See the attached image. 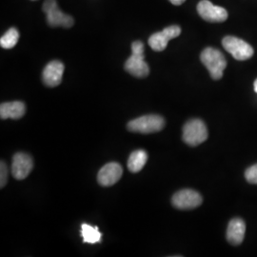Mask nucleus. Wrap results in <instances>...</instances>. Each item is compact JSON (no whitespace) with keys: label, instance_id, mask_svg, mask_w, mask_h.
I'll use <instances>...</instances> for the list:
<instances>
[{"label":"nucleus","instance_id":"obj_1","mask_svg":"<svg viewBox=\"0 0 257 257\" xmlns=\"http://www.w3.org/2000/svg\"><path fill=\"white\" fill-rule=\"evenodd\" d=\"M125 70L138 78H144L150 74L149 65L145 61L144 44L141 41L133 42L132 55L125 62Z\"/></svg>","mask_w":257,"mask_h":257},{"label":"nucleus","instance_id":"obj_2","mask_svg":"<svg viewBox=\"0 0 257 257\" xmlns=\"http://www.w3.org/2000/svg\"><path fill=\"white\" fill-rule=\"evenodd\" d=\"M203 65L208 69L211 78L219 80L223 76L224 70L227 67V61L220 51L214 48H206L200 55Z\"/></svg>","mask_w":257,"mask_h":257},{"label":"nucleus","instance_id":"obj_3","mask_svg":"<svg viewBox=\"0 0 257 257\" xmlns=\"http://www.w3.org/2000/svg\"><path fill=\"white\" fill-rule=\"evenodd\" d=\"M165 127V120L156 114H149L130 121L127 125L128 131L139 134H154L160 132Z\"/></svg>","mask_w":257,"mask_h":257},{"label":"nucleus","instance_id":"obj_4","mask_svg":"<svg viewBox=\"0 0 257 257\" xmlns=\"http://www.w3.org/2000/svg\"><path fill=\"white\" fill-rule=\"evenodd\" d=\"M208 138V128L202 120L192 119L188 121L183 128L184 142L192 147H196Z\"/></svg>","mask_w":257,"mask_h":257},{"label":"nucleus","instance_id":"obj_5","mask_svg":"<svg viewBox=\"0 0 257 257\" xmlns=\"http://www.w3.org/2000/svg\"><path fill=\"white\" fill-rule=\"evenodd\" d=\"M43 11L47 15V22L51 27L71 28L74 26V19L62 13L55 0H45Z\"/></svg>","mask_w":257,"mask_h":257},{"label":"nucleus","instance_id":"obj_6","mask_svg":"<svg viewBox=\"0 0 257 257\" xmlns=\"http://www.w3.org/2000/svg\"><path fill=\"white\" fill-rule=\"evenodd\" d=\"M222 45L228 53L233 56V58L239 61L248 60L252 57L254 53L252 47L238 37H224L222 40Z\"/></svg>","mask_w":257,"mask_h":257},{"label":"nucleus","instance_id":"obj_7","mask_svg":"<svg viewBox=\"0 0 257 257\" xmlns=\"http://www.w3.org/2000/svg\"><path fill=\"white\" fill-rule=\"evenodd\" d=\"M202 196L196 191L186 189L175 193L172 203L178 210H193L202 204Z\"/></svg>","mask_w":257,"mask_h":257},{"label":"nucleus","instance_id":"obj_8","mask_svg":"<svg viewBox=\"0 0 257 257\" xmlns=\"http://www.w3.org/2000/svg\"><path fill=\"white\" fill-rule=\"evenodd\" d=\"M197 13L205 21L221 23L228 19V12L224 8L215 6L209 0H201L197 5Z\"/></svg>","mask_w":257,"mask_h":257},{"label":"nucleus","instance_id":"obj_9","mask_svg":"<svg viewBox=\"0 0 257 257\" xmlns=\"http://www.w3.org/2000/svg\"><path fill=\"white\" fill-rule=\"evenodd\" d=\"M181 34V28L177 25H172L165 28L162 32H158L154 34L149 38V45L156 51V52H162L164 51L169 41L174 39L175 37H179Z\"/></svg>","mask_w":257,"mask_h":257},{"label":"nucleus","instance_id":"obj_10","mask_svg":"<svg viewBox=\"0 0 257 257\" xmlns=\"http://www.w3.org/2000/svg\"><path fill=\"white\" fill-rule=\"evenodd\" d=\"M34 168V161L31 156L24 153H18L13 157L12 175L18 179H25Z\"/></svg>","mask_w":257,"mask_h":257},{"label":"nucleus","instance_id":"obj_11","mask_svg":"<svg viewBox=\"0 0 257 257\" xmlns=\"http://www.w3.org/2000/svg\"><path fill=\"white\" fill-rule=\"evenodd\" d=\"M123 175V169L118 163L110 162L103 166L98 175L97 181L103 187H110L117 183Z\"/></svg>","mask_w":257,"mask_h":257},{"label":"nucleus","instance_id":"obj_12","mask_svg":"<svg viewBox=\"0 0 257 257\" xmlns=\"http://www.w3.org/2000/svg\"><path fill=\"white\" fill-rule=\"evenodd\" d=\"M64 65L58 60H54L48 63L43 74L42 79L43 82L48 87H56L62 81V76L64 73Z\"/></svg>","mask_w":257,"mask_h":257},{"label":"nucleus","instance_id":"obj_13","mask_svg":"<svg viewBox=\"0 0 257 257\" xmlns=\"http://www.w3.org/2000/svg\"><path fill=\"white\" fill-rule=\"evenodd\" d=\"M246 232V223L241 218H233L230 221L227 229V240L228 242L233 245L237 246L240 245Z\"/></svg>","mask_w":257,"mask_h":257},{"label":"nucleus","instance_id":"obj_14","mask_svg":"<svg viewBox=\"0 0 257 257\" xmlns=\"http://www.w3.org/2000/svg\"><path fill=\"white\" fill-rule=\"evenodd\" d=\"M26 111L25 104L21 101L6 102L0 105L1 119H19Z\"/></svg>","mask_w":257,"mask_h":257},{"label":"nucleus","instance_id":"obj_15","mask_svg":"<svg viewBox=\"0 0 257 257\" xmlns=\"http://www.w3.org/2000/svg\"><path fill=\"white\" fill-rule=\"evenodd\" d=\"M148 154L143 150H138L131 154L128 159V169L132 173L140 172L147 163Z\"/></svg>","mask_w":257,"mask_h":257},{"label":"nucleus","instance_id":"obj_16","mask_svg":"<svg viewBox=\"0 0 257 257\" xmlns=\"http://www.w3.org/2000/svg\"><path fill=\"white\" fill-rule=\"evenodd\" d=\"M80 234L82 236L84 243L95 244L101 241L102 233L98 230V227H92L86 223L81 225Z\"/></svg>","mask_w":257,"mask_h":257},{"label":"nucleus","instance_id":"obj_17","mask_svg":"<svg viewBox=\"0 0 257 257\" xmlns=\"http://www.w3.org/2000/svg\"><path fill=\"white\" fill-rule=\"evenodd\" d=\"M19 33L16 28H11L7 33L1 37L0 45L4 49H12L19 42Z\"/></svg>","mask_w":257,"mask_h":257},{"label":"nucleus","instance_id":"obj_18","mask_svg":"<svg viewBox=\"0 0 257 257\" xmlns=\"http://www.w3.org/2000/svg\"><path fill=\"white\" fill-rule=\"evenodd\" d=\"M245 177L248 183L256 184L257 185V164L252 165L247 169V171L245 173Z\"/></svg>","mask_w":257,"mask_h":257},{"label":"nucleus","instance_id":"obj_19","mask_svg":"<svg viewBox=\"0 0 257 257\" xmlns=\"http://www.w3.org/2000/svg\"><path fill=\"white\" fill-rule=\"evenodd\" d=\"M7 179H8L7 165L3 161H1V164H0V188L1 189L7 184Z\"/></svg>","mask_w":257,"mask_h":257},{"label":"nucleus","instance_id":"obj_20","mask_svg":"<svg viewBox=\"0 0 257 257\" xmlns=\"http://www.w3.org/2000/svg\"><path fill=\"white\" fill-rule=\"evenodd\" d=\"M170 1H171V3H172V4L178 6V5L183 4L184 2H185L186 0H170Z\"/></svg>","mask_w":257,"mask_h":257},{"label":"nucleus","instance_id":"obj_21","mask_svg":"<svg viewBox=\"0 0 257 257\" xmlns=\"http://www.w3.org/2000/svg\"><path fill=\"white\" fill-rule=\"evenodd\" d=\"M253 88H254V92L257 93V78L256 80L254 81V84H253Z\"/></svg>","mask_w":257,"mask_h":257}]
</instances>
